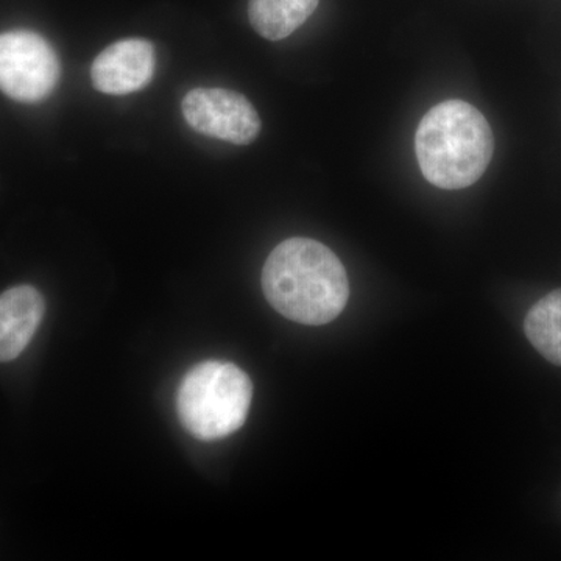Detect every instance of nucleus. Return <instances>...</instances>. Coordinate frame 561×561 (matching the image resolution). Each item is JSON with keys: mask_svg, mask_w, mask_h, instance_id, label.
I'll list each match as a JSON object with an SVG mask.
<instances>
[{"mask_svg": "<svg viewBox=\"0 0 561 561\" xmlns=\"http://www.w3.org/2000/svg\"><path fill=\"white\" fill-rule=\"evenodd\" d=\"M320 0H250L249 18L262 38L280 41L300 28Z\"/></svg>", "mask_w": 561, "mask_h": 561, "instance_id": "obj_8", "label": "nucleus"}, {"mask_svg": "<svg viewBox=\"0 0 561 561\" xmlns=\"http://www.w3.org/2000/svg\"><path fill=\"white\" fill-rule=\"evenodd\" d=\"M60 60L49 41L31 31L0 33V91L13 101L38 103L60 81Z\"/></svg>", "mask_w": 561, "mask_h": 561, "instance_id": "obj_4", "label": "nucleus"}, {"mask_svg": "<svg viewBox=\"0 0 561 561\" xmlns=\"http://www.w3.org/2000/svg\"><path fill=\"white\" fill-rule=\"evenodd\" d=\"M187 124L201 135L249 146L261 131L257 111L245 95L220 88H197L183 99Z\"/></svg>", "mask_w": 561, "mask_h": 561, "instance_id": "obj_5", "label": "nucleus"}, {"mask_svg": "<svg viewBox=\"0 0 561 561\" xmlns=\"http://www.w3.org/2000/svg\"><path fill=\"white\" fill-rule=\"evenodd\" d=\"M262 290L276 312L308 327L337 319L350 298L337 254L308 238L287 239L272 251L262 268Z\"/></svg>", "mask_w": 561, "mask_h": 561, "instance_id": "obj_1", "label": "nucleus"}, {"mask_svg": "<svg viewBox=\"0 0 561 561\" xmlns=\"http://www.w3.org/2000/svg\"><path fill=\"white\" fill-rule=\"evenodd\" d=\"M154 65L157 57L149 41L121 39L95 57L91 68L92 84L103 94H131L150 83Z\"/></svg>", "mask_w": 561, "mask_h": 561, "instance_id": "obj_6", "label": "nucleus"}, {"mask_svg": "<svg viewBox=\"0 0 561 561\" xmlns=\"http://www.w3.org/2000/svg\"><path fill=\"white\" fill-rule=\"evenodd\" d=\"M524 331L546 360L561 367V289L531 306L524 320Z\"/></svg>", "mask_w": 561, "mask_h": 561, "instance_id": "obj_9", "label": "nucleus"}, {"mask_svg": "<svg viewBox=\"0 0 561 561\" xmlns=\"http://www.w3.org/2000/svg\"><path fill=\"white\" fill-rule=\"evenodd\" d=\"M253 400V383L231 362L206 360L195 365L176 397L184 430L202 442L220 440L241 430Z\"/></svg>", "mask_w": 561, "mask_h": 561, "instance_id": "obj_3", "label": "nucleus"}, {"mask_svg": "<svg viewBox=\"0 0 561 561\" xmlns=\"http://www.w3.org/2000/svg\"><path fill=\"white\" fill-rule=\"evenodd\" d=\"M493 150L489 122L481 111L463 101L435 105L424 114L415 135L424 179L446 191L465 190L479 181Z\"/></svg>", "mask_w": 561, "mask_h": 561, "instance_id": "obj_2", "label": "nucleus"}, {"mask_svg": "<svg viewBox=\"0 0 561 561\" xmlns=\"http://www.w3.org/2000/svg\"><path fill=\"white\" fill-rule=\"evenodd\" d=\"M46 312V301L33 286H16L0 295V362L16 359L27 348Z\"/></svg>", "mask_w": 561, "mask_h": 561, "instance_id": "obj_7", "label": "nucleus"}]
</instances>
